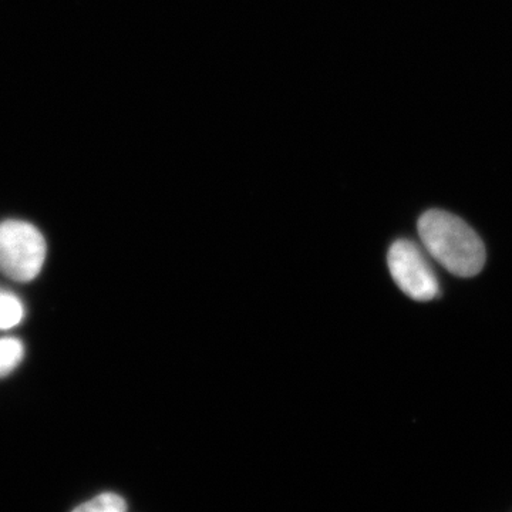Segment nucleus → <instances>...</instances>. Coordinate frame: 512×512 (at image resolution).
<instances>
[{
    "label": "nucleus",
    "instance_id": "f257e3e1",
    "mask_svg": "<svg viewBox=\"0 0 512 512\" xmlns=\"http://www.w3.org/2000/svg\"><path fill=\"white\" fill-rule=\"evenodd\" d=\"M417 229L424 249L450 274L471 278L483 271L487 259L483 241L457 215L441 210L424 212Z\"/></svg>",
    "mask_w": 512,
    "mask_h": 512
},
{
    "label": "nucleus",
    "instance_id": "f03ea898",
    "mask_svg": "<svg viewBox=\"0 0 512 512\" xmlns=\"http://www.w3.org/2000/svg\"><path fill=\"white\" fill-rule=\"evenodd\" d=\"M46 242L35 225L25 221L0 224V272L16 282H30L42 271Z\"/></svg>",
    "mask_w": 512,
    "mask_h": 512
},
{
    "label": "nucleus",
    "instance_id": "7ed1b4c3",
    "mask_svg": "<svg viewBox=\"0 0 512 512\" xmlns=\"http://www.w3.org/2000/svg\"><path fill=\"white\" fill-rule=\"evenodd\" d=\"M387 262L394 282L409 298L419 302L439 298V279L419 245L409 239H397L390 247Z\"/></svg>",
    "mask_w": 512,
    "mask_h": 512
},
{
    "label": "nucleus",
    "instance_id": "20e7f679",
    "mask_svg": "<svg viewBox=\"0 0 512 512\" xmlns=\"http://www.w3.org/2000/svg\"><path fill=\"white\" fill-rule=\"evenodd\" d=\"M22 302L9 292H0V329H12L23 319Z\"/></svg>",
    "mask_w": 512,
    "mask_h": 512
},
{
    "label": "nucleus",
    "instance_id": "39448f33",
    "mask_svg": "<svg viewBox=\"0 0 512 512\" xmlns=\"http://www.w3.org/2000/svg\"><path fill=\"white\" fill-rule=\"evenodd\" d=\"M127 504L123 497L114 493L97 495L93 500L74 508L72 512H126Z\"/></svg>",
    "mask_w": 512,
    "mask_h": 512
},
{
    "label": "nucleus",
    "instance_id": "423d86ee",
    "mask_svg": "<svg viewBox=\"0 0 512 512\" xmlns=\"http://www.w3.org/2000/svg\"><path fill=\"white\" fill-rule=\"evenodd\" d=\"M23 359V345L18 339H0V377L9 375Z\"/></svg>",
    "mask_w": 512,
    "mask_h": 512
}]
</instances>
